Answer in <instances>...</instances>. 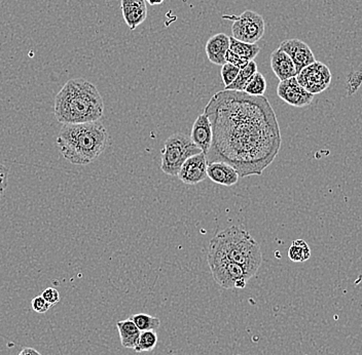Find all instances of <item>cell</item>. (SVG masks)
Listing matches in <instances>:
<instances>
[{
	"instance_id": "6da1fadb",
	"label": "cell",
	"mask_w": 362,
	"mask_h": 355,
	"mask_svg": "<svg viewBox=\"0 0 362 355\" xmlns=\"http://www.w3.org/2000/svg\"><path fill=\"white\" fill-rule=\"evenodd\" d=\"M213 130L207 163L232 165L240 178L262 176L282 144L276 114L265 95L218 91L204 109Z\"/></svg>"
},
{
	"instance_id": "7a4b0ae2",
	"label": "cell",
	"mask_w": 362,
	"mask_h": 355,
	"mask_svg": "<svg viewBox=\"0 0 362 355\" xmlns=\"http://www.w3.org/2000/svg\"><path fill=\"white\" fill-rule=\"evenodd\" d=\"M54 112L63 124L97 122L103 116L104 102L93 84L76 78L68 80L56 95Z\"/></svg>"
},
{
	"instance_id": "3957f363",
	"label": "cell",
	"mask_w": 362,
	"mask_h": 355,
	"mask_svg": "<svg viewBox=\"0 0 362 355\" xmlns=\"http://www.w3.org/2000/svg\"><path fill=\"white\" fill-rule=\"evenodd\" d=\"M109 135L101 122L63 124L57 137V146L72 165L93 163L107 148Z\"/></svg>"
},
{
	"instance_id": "277c9868",
	"label": "cell",
	"mask_w": 362,
	"mask_h": 355,
	"mask_svg": "<svg viewBox=\"0 0 362 355\" xmlns=\"http://www.w3.org/2000/svg\"><path fill=\"white\" fill-rule=\"evenodd\" d=\"M208 251L217 253L241 265L251 278L257 273L263 263L261 246L248 231L239 226H231L218 232L210 240Z\"/></svg>"
},
{
	"instance_id": "5b68a950",
	"label": "cell",
	"mask_w": 362,
	"mask_h": 355,
	"mask_svg": "<svg viewBox=\"0 0 362 355\" xmlns=\"http://www.w3.org/2000/svg\"><path fill=\"white\" fill-rule=\"evenodd\" d=\"M202 151L191 141V137L183 133L171 135L164 143L162 149L161 170L164 174L178 177L181 165L189 157L199 154Z\"/></svg>"
},
{
	"instance_id": "8992f818",
	"label": "cell",
	"mask_w": 362,
	"mask_h": 355,
	"mask_svg": "<svg viewBox=\"0 0 362 355\" xmlns=\"http://www.w3.org/2000/svg\"><path fill=\"white\" fill-rule=\"evenodd\" d=\"M207 262L214 280L226 290H242L246 286L248 280L251 279L246 270L241 265L228 260L217 253L208 251Z\"/></svg>"
},
{
	"instance_id": "52a82bcc",
	"label": "cell",
	"mask_w": 362,
	"mask_h": 355,
	"mask_svg": "<svg viewBox=\"0 0 362 355\" xmlns=\"http://www.w3.org/2000/svg\"><path fill=\"white\" fill-rule=\"evenodd\" d=\"M224 18L233 21L232 37L237 41L255 45L265 34V19L253 10H247L239 16H224Z\"/></svg>"
},
{
	"instance_id": "ba28073f",
	"label": "cell",
	"mask_w": 362,
	"mask_h": 355,
	"mask_svg": "<svg viewBox=\"0 0 362 355\" xmlns=\"http://www.w3.org/2000/svg\"><path fill=\"white\" fill-rule=\"evenodd\" d=\"M295 78L306 91L315 95L330 88L332 76L326 64L316 61L304 68Z\"/></svg>"
},
{
	"instance_id": "9c48e42d",
	"label": "cell",
	"mask_w": 362,
	"mask_h": 355,
	"mask_svg": "<svg viewBox=\"0 0 362 355\" xmlns=\"http://www.w3.org/2000/svg\"><path fill=\"white\" fill-rule=\"evenodd\" d=\"M277 95L285 103L297 108L309 106L314 100V95L306 91L299 84L297 78H288L279 82L277 87Z\"/></svg>"
},
{
	"instance_id": "30bf717a",
	"label": "cell",
	"mask_w": 362,
	"mask_h": 355,
	"mask_svg": "<svg viewBox=\"0 0 362 355\" xmlns=\"http://www.w3.org/2000/svg\"><path fill=\"white\" fill-rule=\"evenodd\" d=\"M207 167V159L203 152L193 155L181 165L178 178L184 184L195 186L208 178Z\"/></svg>"
},
{
	"instance_id": "8fae6325",
	"label": "cell",
	"mask_w": 362,
	"mask_h": 355,
	"mask_svg": "<svg viewBox=\"0 0 362 355\" xmlns=\"http://www.w3.org/2000/svg\"><path fill=\"white\" fill-rule=\"evenodd\" d=\"M279 47H280L283 51H285V53L290 57V59L292 60L297 74H299L304 68L316 62L313 51L310 49L309 45L304 43L301 39H287V41H282Z\"/></svg>"
},
{
	"instance_id": "7c38bea8",
	"label": "cell",
	"mask_w": 362,
	"mask_h": 355,
	"mask_svg": "<svg viewBox=\"0 0 362 355\" xmlns=\"http://www.w3.org/2000/svg\"><path fill=\"white\" fill-rule=\"evenodd\" d=\"M191 139L204 154H207L211 147L213 130H212L211 122L205 113L200 114L193 122Z\"/></svg>"
},
{
	"instance_id": "4fadbf2b",
	"label": "cell",
	"mask_w": 362,
	"mask_h": 355,
	"mask_svg": "<svg viewBox=\"0 0 362 355\" xmlns=\"http://www.w3.org/2000/svg\"><path fill=\"white\" fill-rule=\"evenodd\" d=\"M120 8L125 22L131 30H135L147 20V6L145 0H122Z\"/></svg>"
},
{
	"instance_id": "5bb4252c",
	"label": "cell",
	"mask_w": 362,
	"mask_h": 355,
	"mask_svg": "<svg viewBox=\"0 0 362 355\" xmlns=\"http://www.w3.org/2000/svg\"><path fill=\"white\" fill-rule=\"evenodd\" d=\"M228 49H230V36L226 33L213 35L206 43V55L214 65L222 66L226 63V54Z\"/></svg>"
},
{
	"instance_id": "9a60e30c",
	"label": "cell",
	"mask_w": 362,
	"mask_h": 355,
	"mask_svg": "<svg viewBox=\"0 0 362 355\" xmlns=\"http://www.w3.org/2000/svg\"><path fill=\"white\" fill-rule=\"evenodd\" d=\"M207 175L212 182L226 187L234 186L240 179L238 172L232 165L222 161L208 163Z\"/></svg>"
},
{
	"instance_id": "2e32d148",
	"label": "cell",
	"mask_w": 362,
	"mask_h": 355,
	"mask_svg": "<svg viewBox=\"0 0 362 355\" xmlns=\"http://www.w3.org/2000/svg\"><path fill=\"white\" fill-rule=\"evenodd\" d=\"M271 68L275 76L280 82L295 78L297 76L295 64L288 55L283 51L280 47L275 49L271 55Z\"/></svg>"
},
{
	"instance_id": "e0dca14e",
	"label": "cell",
	"mask_w": 362,
	"mask_h": 355,
	"mask_svg": "<svg viewBox=\"0 0 362 355\" xmlns=\"http://www.w3.org/2000/svg\"><path fill=\"white\" fill-rule=\"evenodd\" d=\"M118 333H120V343L123 347L134 350L138 344L141 331L136 327L130 319L116 323Z\"/></svg>"
},
{
	"instance_id": "ac0fdd59",
	"label": "cell",
	"mask_w": 362,
	"mask_h": 355,
	"mask_svg": "<svg viewBox=\"0 0 362 355\" xmlns=\"http://www.w3.org/2000/svg\"><path fill=\"white\" fill-rule=\"evenodd\" d=\"M230 49L246 63L255 61V58L261 53V47L257 43L251 45V43H242L232 36L230 37Z\"/></svg>"
},
{
	"instance_id": "d6986e66",
	"label": "cell",
	"mask_w": 362,
	"mask_h": 355,
	"mask_svg": "<svg viewBox=\"0 0 362 355\" xmlns=\"http://www.w3.org/2000/svg\"><path fill=\"white\" fill-rule=\"evenodd\" d=\"M255 72H257V63H255V61L249 62L243 69H240L238 76H237L236 80L233 82V84H231L228 87H226L224 89H226V91H244L245 86H246L248 80L253 78Z\"/></svg>"
},
{
	"instance_id": "ffe728a7",
	"label": "cell",
	"mask_w": 362,
	"mask_h": 355,
	"mask_svg": "<svg viewBox=\"0 0 362 355\" xmlns=\"http://www.w3.org/2000/svg\"><path fill=\"white\" fill-rule=\"evenodd\" d=\"M311 257V250L309 244L304 240H295L291 244L288 250V258L292 262L303 263L309 260Z\"/></svg>"
},
{
	"instance_id": "44dd1931",
	"label": "cell",
	"mask_w": 362,
	"mask_h": 355,
	"mask_svg": "<svg viewBox=\"0 0 362 355\" xmlns=\"http://www.w3.org/2000/svg\"><path fill=\"white\" fill-rule=\"evenodd\" d=\"M130 319L141 332L156 331L161 325V321L158 317H151L147 313L131 315Z\"/></svg>"
},
{
	"instance_id": "7402d4cb",
	"label": "cell",
	"mask_w": 362,
	"mask_h": 355,
	"mask_svg": "<svg viewBox=\"0 0 362 355\" xmlns=\"http://www.w3.org/2000/svg\"><path fill=\"white\" fill-rule=\"evenodd\" d=\"M267 91V80L261 72H255L245 86V93L251 95H264Z\"/></svg>"
},
{
	"instance_id": "603a6c76",
	"label": "cell",
	"mask_w": 362,
	"mask_h": 355,
	"mask_svg": "<svg viewBox=\"0 0 362 355\" xmlns=\"http://www.w3.org/2000/svg\"><path fill=\"white\" fill-rule=\"evenodd\" d=\"M158 341H159V337L156 331L141 332L138 344L134 350L137 354L153 352L157 347Z\"/></svg>"
},
{
	"instance_id": "cb8c5ba5",
	"label": "cell",
	"mask_w": 362,
	"mask_h": 355,
	"mask_svg": "<svg viewBox=\"0 0 362 355\" xmlns=\"http://www.w3.org/2000/svg\"><path fill=\"white\" fill-rule=\"evenodd\" d=\"M239 71H240V69L236 67V66L233 65V64L226 63L224 65H222L220 74H222L224 87H228L231 84H233V82H234L237 76H238Z\"/></svg>"
},
{
	"instance_id": "d4e9b609",
	"label": "cell",
	"mask_w": 362,
	"mask_h": 355,
	"mask_svg": "<svg viewBox=\"0 0 362 355\" xmlns=\"http://www.w3.org/2000/svg\"><path fill=\"white\" fill-rule=\"evenodd\" d=\"M31 307L35 312L43 313L47 312L51 309L52 305L43 298V296H37L31 301Z\"/></svg>"
},
{
	"instance_id": "484cf974",
	"label": "cell",
	"mask_w": 362,
	"mask_h": 355,
	"mask_svg": "<svg viewBox=\"0 0 362 355\" xmlns=\"http://www.w3.org/2000/svg\"><path fill=\"white\" fill-rule=\"evenodd\" d=\"M41 296H43V298L45 299L47 302H49L52 306L57 304L60 301L59 292L54 288H45V290H43V294H41Z\"/></svg>"
},
{
	"instance_id": "4316f807",
	"label": "cell",
	"mask_w": 362,
	"mask_h": 355,
	"mask_svg": "<svg viewBox=\"0 0 362 355\" xmlns=\"http://www.w3.org/2000/svg\"><path fill=\"white\" fill-rule=\"evenodd\" d=\"M8 170L2 163H0V197L3 195L6 186H8Z\"/></svg>"
},
{
	"instance_id": "83f0119b",
	"label": "cell",
	"mask_w": 362,
	"mask_h": 355,
	"mask_svg": "<svg viewBox=\"0 0 362 355\" xmlns=\"http://www.w3.org/2000/svg\"><path fill=\"white\" fill-rule=\"evenodd\" d=\"M362 84V76L361 73H355L352 80L348 82L349 93H355Z\"/></svg>"
},
{
	"instance_id": "f1b7e54d",
	"label": "cell",
	"mask_w": 362,
	"mask_h": 355,
	"mask_svg": "<svg viewBox=\"0 0 362 355\" xmlns=\"http://www.w3.org/2000/svg\"><path fill=\"white\" fill-rule=\"evenodd\" d=\"M19 355H41L39 354L37 350H35L34 348H30V347H26L23 348L22 350H21L20 354Z\"/></svg>"
},
{
	"instance_id": "f546056e",
	"label": "cell",
	"mask_w": 362,
	"mask_h": 355,
	"mask_svg": "<svg viewBox=\"0 0 362 355\" xmlns=\"http://www.w3.org/2000/svg\"><path fill=\"white\" fill-rule=\"evenodd\" d=\"M145 1L149 2L151 5H159L164 2V0H145Z\"/></svg>"
},
{
	"instance_id": "4dcf8cb0",
	"label": "cell",
	"mask_w": 362,
	"mask_h": 355,
	"mask_svg": "<svg viewBox=\"0 0 362 355\" xmlns=\"http://www.w3.org/2000/svg\"><path fill=\"white\" fill-rule=\"evenodd\" d=\"M238 355H241V354H238Z\"/></svg>"
}]
</instances>
